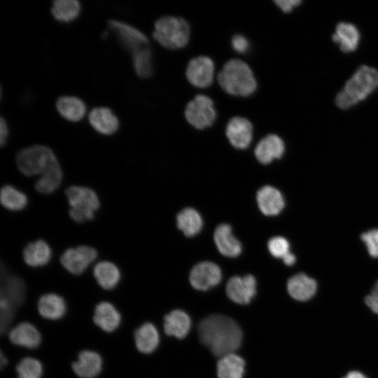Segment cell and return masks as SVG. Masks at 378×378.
Instances as JSON below:
<instances>
[{
	"instance_id": "4316f807",
	"label": "cell",
	"mask_w": 378,
	"mask_h": 378,
	"mask_svg": "<svg viewBox=\"0 0 378 378\" xmlns=\"http://www.w3.org/2000/svg\"><path fill=\"white\" fill-rule=\"evenodd\" d=\"M332 39L339 45L342 52H351L354 51L358 46L360 33L354 24L342 22L337 24Z\"/></svg>"
},
{
	"instance_id": "d6a6232c",
	"label": "cell",
	"mask_w": 378,
	"mask_h": 378,
	"mask_svg": "<svg viewBox=\"0 0 378 378\" xmlns=\"http://www.w3.org/2000/svg\"><path fill=\"white\" fill-rule=\"evenodd\" d=\"M16 378H43L44 367L37 358L25 356L15 365Z\"/></svg>"
},
{
	"instance_id": "8d00e7d4",
	"label": "cell",
	"mask_w": 378,
	"mask_h": 378,
	"mask_svg": "<svg viewBox=\"0 0 378 378\" xmlns=\"http://www.w3.org/2000/svg\"><path fill=\"white\" fill-rule=\"evenodd\" d=\"M360 238L365 244L369 254L378 258V229H372L361 234Z\"/></svg>"
},
{
	"instance_id": "7bdbcfd3",
	"label": "cell",
	"mask_w": 378,
	"mask_h": 378,
	"mask_svg": "<svg viewBox=\"0 0 378 378\" xmlns=\"http://www.w3.org/2000/svg\"><path fill=\"white\" fill-rule=\"evenodd\" d=\"M343 378H368L365 375L358 371L349 372Z\"/></svg>"
},
{
	"instance_id": "cb8c5ba5",
	"label": "cell",
	"mask_w": 378,
	"mask_h": 378,
	"mask_svg": "<svg viewBox=\"0 0 378 378\" xmlns=\"http://www.w3.org/2000/svg\"><path fill=\"white\" fill-rule=\"evenodd\" d=\"M22 256L27 266L40 267L49 262L52 256V251L46 241L38 239L29 243L24 248Z\"/></svg>"
},
{
	"instance_id": "3957f363",
	"label": "cell",
	"mask_w": 378,
	"mask_h": 378,
	"mask_svg": "<svg viewBox=\"0 0 378 378\" xmlns=\"http://www.w3.org/2000/svg\"><path fill=\"white\" fill-rule=\"evenodd\" d=\"M220 88L233 96L248 97L257 89V81L250 66L239 59L228 60L218 75Z\"/></svg>"
},
{
	"instance_id": "d4e9b609",
	"label": "cell",
	"mask_w": 378,
	"mask_h": 378,
	"mask_svg": "<svg viewBox=\"0 0 378 378\" xmlns=\"http://www.w3.org/2000/svg\"><path fill=\"white\" fill-rule=\"evenodd\" d=\"M163 329L166 335L178 339L184 338L191 327L189 316L183 311L175 309L163 317Z\"/></svg>"
},
{
	"instance_id": "484cf974",
	"label": "cell",
	"mask_w": 378,
	"mask_h": 378,
	"mask_svg": "<svg viewBox=\"0 0 378 378\" xmlns=\"http://www.w3.org/2000/svg\"><path fill=\"white\" fill-rule=\"evenodd\" d=\"M88 120L96 131L105 135L114 133L119 125L118 119L107 107L93 108L89 113Z\"/></svg>"
},
{
	"instance_id": "52a82bcc",
	"label": "cell",
	"mask_w": 378,
	"mask_h": 378,
	"mask_svg": "<svg viewBox=\"0 0 378 378\" xmlns=\"http://www.w3.org/2000/svg\"><path fill=\"white\" fill-rule=\"evenodd\" d=\"M184 114L188 122L197 130L211 127L216 119L213 100L204 94H198L190 100L186 106Z\"/></svg>"
},
{
	"instance_id": "4fadbf2b",
	"label": "cell",
	"mask_w": 378,
	"mask_h": 378,
	"mask_svg": "<svg viewBox=\"0 0 378 378\" xmlns=\"http://www.w3.org/2000/svg\"><path fill=\"white\" fill-rule=\"evenodd\" d=\"M122 320L120 312L109 301H100L94 307L92 321L104 332H115L120 328Z\"/></svg>"
},
{
	"instance_id": "9c48e42d",
	"label": "cell",
	"mask_w": 378,
	"mask_h": 378,
	"mask_svg": "<svg viewBox=\"0 0 378 378\" xmlns=\"http://www.w3.org/2000/svg\"><path fill=\"white\" fill-rule=\"evenodd\" d=\"M97 257V250L82 245L67 248L60 257L62 267L71 275L81 276Z\"/></svg>"
},
{
	"instance_id": "d6986e66",
	"label": "cell",
	"mask_w": 378,
	"mask_h": 378,
	"mask_svg": "<svg viewBox=\"0 0 378 378\" xmlns=\"http://www.w3.org/2000/svg\"><path fill=\"white\" fill-rule=\"evenodd\" d=\"M92 277L97 285L106 292L114 290L122 281L119 267L109 261H102L96 264L92 270Z\"/></svg>"
},
{
	"instance_id": "5b68a950",
	"label": "cell",
	"mask_w": 378,
	"mask_h": 378,
	"mask_svg": "<svg viewBox=\"0 0 378 378\" xmlns=\"http://www.w3.org/2000/svg\"><path fill=\"white\" fill-rule=\"evenodd\" d=\"M59 163L53 151L43 145H34L20 150L16 164L24 175H41L52 166Z\"/></svg>"
},
{
	"instance_id": "7c38bea8",
	"label": "cell",
	"mask_w": 378,
	"mask_h": 378,
	"mask_svg": "<svg viewBox=\"0 0 378 378\" xmlns=\"http://www.w3.org/2000/svg\"><path fill=\"white\" fill-rule=\"evenodd\" d=\"M36 310L41 318L48 321H57L66 316L68 306L62 295L55 292H48L38 298Z\"/></svg>"
},
{
	"instance_id": "836d02e7",
	"label": "cell",
	"mask_w": 378,
	"mask_h": 378,
	"mask_svg": "<svg viewBox=\"0 0 378 378\" xmlns=\"http://www.w3.org/2000/svg\"><path fill=\"white\" fill-rule=\"evenodd\" d=\"M132 54L136 74L144 78L151 76L153 73V55L148 45L136 50Z\"/></svg>"
},
{
	"instance_id": "9a60e30c",
	"label": "cell",
	"mask_w": 378,
	"mask_h": 378,
	"mask_svg": "<svg viewBox=\"0 0 378 378\" xmlns=\"http://www.w3.org/2000/svg\"><path fill=\"white\" fill-rule=\"evenodd\" d=\"M226 293L234 302L248 304L256 293V280L251 274L243 277L234 276L226 284Z\"/></svg>"
},
{
	"instance_id": "4dcf8cb0",
	"label": "cell",
	"mask_w": 378,
	"mask_h": 378,
	"mask_svg": "<svg viewBox=\"0 0 378 378\" xmlns=\"http://www.w3.org/2000/svg\"><path fill=\"white\" fill-rule=\"evenodd\" d=\"M62 180V171L59 163H57L44 173L35 183L36 190L43 194H50L56 190Z\"/></svg>"
},
{
	"instance_id": "7a4b0ae2",
	"label": "cell",
	"mask_w": 378,
	"mask_h": 378,
	"mask_svg": "<svg viewBox=\"0 0 378 378\" xmlns=\"http://www.w3.org/2000/svg\"><path fill=\"white\" fill-rule=\"evenodd\" d=\"M378 87V71L362 65L346 81L335 98V104L342 109L349 108L365 99Z\"/></svg>"
},
{
	"instance_id": "8fae6325",
	"label": "cell",
	"mask_w": 378,
	"mask_h": 378,
	"mask_svg": "<svg viewBox=\"0 0 378 378\" xmlns=\"http://www.w3.org/2000/svg\"><path fill=\"white\" fill-rule=\"evenodd\" d=\"M71 367L78 378H97L102 372L104 360L99 352L83 349L78 354Z\"/></svg>"
},
{
	"instance_id": "7402d4cb",
	"label": "cell",
	"mask_w": 378,
	"mask_h": 378,
	"mask_svg": "<svg viewBox=\"0 0 378 378\" xmlns=\"http://www.w3.org/2000/svg\"><path fill=\"white\" fill-rule=\"evenodd\" d=\"M214 239L218 250L223 255L234 258L241 253V244L233 235L230 225H219L214 231Z\"/></svg>"
},
{
	"instance_id": "60d3db41",
	"label": "cell",
	"mask_w": 378,
	"mask_h": 378,
	"mask_svg": "<svg viewBox=\"0 0 378 378\" xmlns=\"http://www.w3.org/2000/svg\"><path fill=\"white\" fill-rule=\"evenodd\" d=\"M8 135V127L4 117L0 118V144L3 146L6 141Z\"/></svg>"
},
{
	"instance_id": "f35d334b",
	"label": "cell",
	"mask_w": 378,
	"mask_h": 378,
	"mask_svg": "<svg viewBox=\"0 0 378 378\" xmlns=\"http://www.w3.org/2000/svg\"><path fill=\"white\" fill-rule=\"evenodd\" d=\"M365 302L372 312L378 314V281L374 285L370 294L365 298Z\"/></svg>"
},
{
	"instance_id": "44dd1931",
	"label": "cell",
	"mask_w": 378,
	"mask_h": 378,
	"mask_svg": "<svg viewBox=\"0 0 378 378\" xmlns=\"http://www.w3.org/2000/svg\"><path fill=\"white\" fill-rule=\"evenodd\" d=\"M256 199L260 211L266 216L278 215L285 206L281 192L271 186L262 187L257 192Z\"/></svg>"
},
{
	"instance_id": "277c9868",
	"label": "cell",
	"mask_w": 378,
	"mask_h": 378,
	"mask_svg": "<svg viewBox=\"0 0 378 378\" xmlns=\"http://www.w3.org/2000/svg\"><path fill=\"white\" fill-rule=\"evenodd\" d=\"M190 29L183 18L175 16H163L154 25L153 38L163 47L168 49L184 48L189 41Z\"/></svg>"
},
{
	"instance_id": "e0dca14e",
	"label": "cell",
	"mask_w": 378,
	"mask_h": 378,
	"mask_svg": "<svg viewBox=\"0 0 378 378\" xmlns=\"http://www.w3.org/2000/svg\"><path fill=\"white\" fill-rule=\"evenodd\" d=\"M253 127L246 118L239 116L232 118L225 128V134L231 145L237 149L248 148L253 139Z\"/></svg>"
},
{
	"instance_id": "1f68e13d",
	"label": "cell",
	"mask_w": 378,
	"mask_h": 378,
	"mask_svg": "<svg viewBox=\"0 0 378 378\" xmlns=\"http://www.w3.org/2000/svg\"><path fill=\"white\" fill-rule=\"evenodd\" d=\"M0 201L4 207L14 211L22 210L28 203L27 195L10 185H5L2 187Z\"/></svg>"
},
{
	"instance_id": "ba28073f",
	"label": "cell",
	"mask_w": 378,
	"mask_h": 378,
	"mask_svg": "<svg viewBox=\"0 0 378 378\" xmlns=\"http://www.w3.org/2000/svg\"><path fill=\"white\" fill-rule=\"evenodd\" d=\"M13 346L27 351L38 349L43 340L42 334L34 323L22 321L15 323L8 332L0 335Z\"/></svg>"
},
{
	"instance_id": "6da1fadb",
	"label": "cell",
	"mask_w": 378,
	"mask_h": 378,
	"mask_svg": "<svg viewBox=\"0 0 378 378\" xmlns=\"http://www.w3.org/2000/svg\"><path fill=\"white\" fill-rule=\"evenodd\" d=\"M200 342L219 357L234 353L241 345L242 332L239 325L223 314H212L201 320L197 326Z\"/></svg>"
},
{
	"instance_id": "5bb4252c",
	"label": "cell",
	"mask_w": 378,
	"mask_h": 378,
	"mask_svg": "<svg viewBox=\"0 0 378 378\" xmlns=\"http://www.w3.org/2000/svg\"><path fill=\"white\" fill-rule=\"evenodd\" d=\"M222 278L220 267L211 262H202L193 267L190 283L197 290H206L218 284Z\"/></svg>"
},
{
	"instance_id": "ab89813d",
	"label": "cell",
	"mask_w": 378,
	"mask_h": 378,
	"mask_svg": "<svg viewBox=\"0 0 378 378\" xmlns=\"http://www.w3.org/2000/svg\"><path fill=\"white\" fill-rule=\"evenodd\" d=\"M274 2L284 13L290 12L302 3L300 0H276Z\"/></svg>"
},
{
	"instance_id": "8992f818",
	"label": "cell",
	"mask_w": 378,
	"mask_h": 378,
	"mask_svg": "<svg viewBox=\"0 0 378 378\" xmlns=\"http://www.w3.org/2000/svg\"><path fill=\"white\" fill-rule=\"evenodd\" d=\"M70 205L69 216L76 223L92 220L100 206L96 192L90 188L72 186L65 190Z\"/></svg>"
},
{
	"instance_id": "603a6c76",
	"label": "cell",
	"mask_w": 378,
	"mask_h": 378,
	"mask_svg": "<svg viewBox=\"0 0 378 378\" xmlns=\"http://www.w3.org/2000/svg\"><path fill=\"white\" fill-rule=\"evenodd\" d=\"M316 281L304 273L291 276L287 282V290L290 297L298 301H307L315 295Z\"/></svg>"
},
{
	"instance_id": "b9f144b4",
	"label": "cell",
	"mask_w": 378,
	"mask_h": 378,
	"mask_svg": "<svg viewBox=\"0 0 378 378\" xmlns=\"http://www.w3.org/2000/svg\"><path fill=\"white\" fill-rule=\"evenodd\" d=\"M282 260L285 265L291 266L295 262L296 258L292 253L289 252L282 258Z\"/></svg>"
},
{
	"instance_id": "d590c367",
	"label": "cell",
	"mask_w": 378,
	"mask_h": 378,
	"mask_svg": "<svg viewBox=\"0 0 378 378\" xmlns=\"http://www.w3.org/2000/svg\"><path fill=\"white\" fill-rule=\"evenodd\" d=\"M270 253L275 258H283L290 251V245L286 239L276 236L270 239L267 244Z\"/></svg>"
},
{
	"instance_id": "ffe728a7",
	"label": "cell",
	"mask_w": 378,
	"mask_h": 378,
	"mask_svg": "<svg viewBox=\"0 0 378 378\" xmlns=\"http://www.w3.org/2000/svg\"><path fill=\"white\" fill-rule=\"evenodd\" d=\"M285 151V144L282 139L276 134H267L256 145L254 154L262 164L270 163L274 159H279Z\"/></svg>"
},
{
	"instance_id": "2e32d148",
	"label": "cell",
	"mask_w": 378,
	"mask_h": 378,
	"mask_svg": "<svg viewBox=\"0 0 378 378\" xmlns=\"http://www.w3.org/2000/svg\"><path fill=\"white\" fill-rule=\"evenodd\" d=\"M108 24L117 35L120 43L131 52L148 46L149 43L148 37L143 32L129 24L111 20Z\"/></svg>"
},
{
	"instance_id": "74e56055",
	"label": "cell",
	"mask_w": 378,
	"mask_h": 378,
	"mask_svg": "<svg viewBox=\"0 0 378 378\" xmlns=\"http://www.w3.org/2000/svg\"><path fill=\"white\" fill-rule=\"evenodd\" d=\"M232 48L237 52L243 54L246 52L249 48L248 39L241 34L234 35L231 40Z\"/></svg>"
},
{
	"instance_id": "ac0fdd59",
	"label": "cell",
	"mask_w": 378,
	"mask_h": 378,
	"mask_svg": "<svg viewBox=\"0 0 378 378\" xmlns=\"http://www.w3.org/2000/svg\"><path fill=\"white\" fill-rule=\"evenodd\" d=\"M133 340L138 352L143 355H150L159 346L160 333L153 323L146 321L134 330Z\"/></svg>"
},
{
	"instance_id": "30bf717a",
	"label": "cell",
	"mask_w": 378,
	"mask_h": 378,
	"mask_svg": "<svg viewBox=\"0 0 378 378\" xmlns=\"http://www.w3.org/2000/svg\"><path fill=\"white\" fill-rule=\"evenodd\" d=\"M214 63L210 57L198 56L191 59L188 62L186 76L193 86L198 88H206L214 81Z\"/></svg>"
},
{
	"instance_id": "83f0119b",
	"label": "cell",
	"mask_w": 378,
	"mask_h": 378,
	"mask_svg": "<svg viewBox=\"0 0 378 378\" xmlns=\"http://www.w3.org/2000/svg\"><path fill=\"white\" fill-rule=\"evenodd\" d=\"M56 108L63 118L73 122L81 120L86 112L85 103L74 96L60 97L57 100Z\"/></svg>"
},
{
	"instance_id": "f546056e",
	"label": "cell",
	"mask_w": 378,
	"mask_h": 378,
	"mask_svg": "<svg viewBox=\"0 0 378 378\" xmlns=\"http://www.w3.org/2000/svg\"><path fill=\"white\" fill-rule=\"evenodd\" d=\"M177 227L187 237L198 234L202 227V219L193 208L188 207L181 211L176 216Z\"/></svg>"
},
{
	"instance_id": "e575fe53",
	"label": "cell",
	"mask_w": 378,
	"mask_h": 378,
	"mask_svg": "<svg viewBox=\"0 0 378 378\" xmlns=\"http://www.w3.org/2000/svg\"><path fill=\"white\" fill-rule=\"evenodd\" d=\"M80 11V5L77 0H55L51 13L58 21L70 22L76 18Z\"/></svg>"
},
{
	"instance_id": "f1b7e54d",
	"label": "cell",
	"mask_w": 378,
	"mask_h": 378,
	"mask_svg": "<svg viewBox=\"0 0 378 378\" xmlns=\"http://www.w3.org/2000/svg\"><path fill=\"white\" fill-rule=\"evenodd\" d=\"M244 367L245 362L241 356L234 353L226 354L217 363L218 378H242Z\"/></svg>"
}]
</instances>
